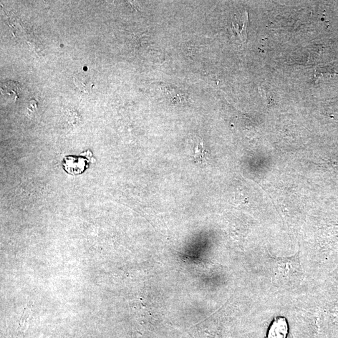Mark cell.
I'll use <instances>...</instances> for the list:
<instances>
[{"mask_svg":"<svg viewBox=\"0 0 338 338\" xmlns=\"http://www.w3.org/2000/svg\"><path fill=\"white\" fill-rule=\"evenodd\" d=\"M88 160L82 157L69 156L64 160V167L67 173L72 174H80L84 173L88 167Z\"/></svg>","mask_w":338,"mask_h":338,"instance_id":"1","label":"cell"},{"mask_svg":"<svg viewBox=\"0 0 338 338\" xmlns=\"http://www.w3.org/2000/svg\"><path fill=\"white\" fill-rule=\"evenodd\" d=\"M248 24V17L247 14L235 16V19L232 22L231 29L234 36L238 37L243 42L246 40Z\"/></svg>","mask_w":338,"mask_h":338,"instance_id":"2","label":"cell"},{"mask_svg":"<svg viewBox=\"0 0 338 338\" xmlns=\"http://www.w3.org/2000/svg\"><path fill=\"white\" fill-rule=\"evenodd\" d=\"M74 83L77 88L85 93H89L94 87V84L91 78L83 73H79L74 75Z\"/></svg>","mask_w":338,"mask_h":338,"instance_id":"3","label":"cell"},{"mask_svg":"<svg viewBox=\"0 0 338 338\" xmlns=\"http://www.w3.org/2000/svg\"><path fill=\"white\" fill-rule=\"evenodd\" d=\"M20 88L21 87H20L19 83L7 81L2 85L1 91L2 95L11 97L12 98H15V100H17L19 97L20 90H21Z\"/></svg>","mask_w":338,"mask_h":338,"instance_id":"4","label":"cell"},{"mask_svg":"<svg viewBox=\"0 0 338 338\" xmlns=\"http://www.w3.org/2000/svg\"><path fill=\"white\" fill-rule=\"evenodd\" d=\"M38 107H39V103L37 102L34 98L30 100L29 103H28V110L29 112H33L35 110L37 109Z\"/></svg>","mask_w":338,"mask_h":338,"instance_id":"5","label":"cell"}]
</instances>
